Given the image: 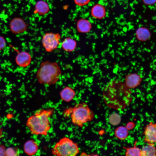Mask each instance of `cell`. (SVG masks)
Wrapping results in <instances>:
<instances>
[{
    "label": "cell",
    "mask_w": 156,
    "mask_h": 156,
    "mask_svg": "<svg viewBox=\"0 0 156 156\" xmlns=\"http://www.w3.org/2000/svg\"><path fill=\"white\" fill-rule=\"evenodd\" d=\"M131 89L124 82L118 80H111L104 88L103 96L106 104L116 109L128 106L132 101Z\"/></svg>",
    "instance_id": "6da1fadb"
},
{
    "label": "cell",
    "mask_w": 156,
    "mask_h": 156,
    "mask_svg": "<svg viewBox=\"0 0 156 156\" xmlns=\"http://www.w3.org/2000/svg\"><path fill=\"white\" fill-rule=\"evenodd\" d=\"M54 111L52 108L39 109L28 118L26 125L32 134L47 135L51 127L50 118Z\"/></svg>",
    "instance_id": "7a4b0ae2"
},
{
    "label": "cell",
    "mask_w": 156,
    "mask_h": 156,
    "mask_svg": "<svg viewBox=\"0 0 156 156\" xmlns=\"http://www.w3.org/2000/svg\"><path fill=\"white\" fill-rule=\"evenodd\" d=\"M61 74L60 68L57 63L45 61L41 64L36 77L40 83L50 85L56 83Z\"/></svg>",
    "instance_id": "3957f363"
},
{
    "label": "cell",
    "mask_w": 156,
    "mask_h": 156,
    "mask_svg": "<svg viewBox=\"0 0 156 156\" xmlns=\"http://www.w3.org/2000/svg\"><path fill=\"white\" fill-rule=\"evenodd\" d=\"M94 117V112L85 102L76 104L72 109L70 116L73 123L79 127L92 120Z\"/></svg>",
    "instance_id": "277c9868"
},
{
    "label": "cell",
    "mask_w": 156,
    "mask_h": 156,
    "mask_svg": "<svg viewBox=\"0 0 156 156\" xmlns=\"http://www.w3.org/2000/svg\"><path fill=\"white\" fill-rule=\"evenodd\" d=\"M52 154L57 156H75L79 153L78 144L70 138L64 137L56 143L51 150Z\"/></svg>",
    "instance_id": "5b68a950"
},
{
    "label": "cell",
    "mask_w": 156,
    "mask_h": 156,
    "mask_svg": "<svg viewBox=\"0 0 156 156\" xmlns=\"http://www.w3.org/2000/svg\"><path fill=\"white\" fill-rule=\"evenodd\" d=\"M61 36L58 33H46L42 39V46L47 52H51L56 49L60 43Z\"/></svg>",
    "instance_id": "8992f818"
},
{
    "label": "cell",
    "mask_w": 156,
    "mask_h": 156,
    "mask_svg": "<svg viewBox=\"0 0 156 156\" xmlns=\"http://www.w3.org/2000/svg\"><path fill=\"white\" fill-rule=\"evenodd\" d=\"M144 142L147 144L156 143V122H150L145 127Z\"/></svg>",
    "instance_id": "52a82bcc"
},
{
    "label": "cell",
    "mask_w": 156,
    "mask_h": 156,
    "mask_svg": "<svg viewBox=\"0 0 156 156\" xmlns=\"http://www.w3.org/2000/svg\"><path fill=\"white\" fill-rule=\"evenodd\" d=\"M10 28L11 32L14 34L22 33L27 29V25L22 18L16 17L11 20L10 23Z\"/></svg>",
    "instance_id": "ba28073f"
},
{
    "label": "cell",
    "mask_w": 156,
    "mask_h": 156,
    "mask_svg": "<svg viewBox=\"0 0 156 156\" xmlns=\"http://www.w3.org/2000/svg\"><path fill=\"white\" fill-rule=\"evenodd\" d=\"M142 81V78L140 75L136 73H132L126 76L124 83L127 86L131 89L138 86Z\"/></svg>",
    "instance_id": "9c48e42d"
},
{
    "label": "cell",
    "mask_w": 156,
    "mask_h": 156,
    "mask_svg": "<svg viewBox=\"0 0 156 156\" xmlns=\"http://www.w3.org/2000/svg\"><path fill=\"white\" fill-rule=\"evenodd\" d=\"M31 56L28 52L22 51L20 52L17 55L16 58L17 64L22 67H26L30 64Z\"/></svg>",
    "instance_id": "30bf717a"
},
{
    "label": "cell",
    "mask_w": 156,
    "mask_h": 156,
    "mask_svg": "<svg viewBox=\"0 0 156 156\" xmlns=\"http://www.w3.org/2000/svg\"><path fill=\"white\" fill-rule=\"evenodd\" d=\"M136 36L139 41L145 42L148 40L150 38L151 33L148 28L143 27H140L137 29Z\"/></svg>",
    "instance_id": "8fae6325"
},
{
    "label": "cell",
    "mask_w": 156,
    "mask_h": 156,
    "mask_svg": "<svg viewBox=\"0 0 156 156\" xmlns=\"http://www.w3.org/2000/svg\"><path fill=\"white\" fill-rule=\"evenodd\" d=\"M38 149V146L37 142L33 140L27 141L24 145V150L27 154L32 155L36 153Z\"/></svg>",
    "instance_id": "7c38bea8"
},
{
    "label": "cell",
    "mask_w": 156,
    "mask_h": 156,
    "mask_svg": "<svg viewBox=\"0 0 156 156\" xmlns=\"http://www.w3.org/2000/svg\"><path fill=\"white\" fill-rule=\"evenodd\" d=\"M76 93L75 91L70 87L66 86L64 87L60 92V94L62 101L69 102L74 98Z\"/></svg>",
    "instance_id": "4fadbf2b"
},
{
    "label": "cell",
    "mask_w": 156,
    "mask_h": 156,
    "mask_svg": "<svg viewBox=\"0 0 156 156\" xmlns=\"http://www.w3.org/2000/svg\"><path fill=\"white\" fill-rule=\"evenodd\" d=\"M49 10L48 4L45 1L40 0L36 3L34 13L39 15H44L48 13Z\"/></svg>",
    "instance_id": "5bb4252c"
},
{
    "label": "cell",
    "mask_w": 156,
    "mask_h": 156,
    "mask_svg": "<svg viewBox=\"0 0 156 156\" xmlns=\"http://www.w3.org/2000/svg\"><path fill=\"white\" fill-rule=\"evenodd\" d=\"M77 28L78 31L82 33H86L90 31L92 27L91 24L88 20L81 19L77 22Z\"/></svg>",
    "instance_id": "9a60e30c"
},
{
    "label": "cell",
    "mask_w": 156,
    "mask_h": 156,
    "mask_svg": "<svg viewBox=\"0 0 156 156\" xmlns=\"http://www.w3.org/2000/svg\"><path fill=\"white\" fill-rule=\"evenodd\" d=\"M91 13L92 16L94 18L101 19L103 18L106 15L105 8L103 5L97 4L92 8Z\"/></svg>",
    "instance_id": "2e32d148"
},
{
    "label": "cell",
    "mask_w": 156,
    "mask_h": 156,
    "mask_svg": "<svg viewBox=\"0 0 156 156\" xmlns=\"http://www.w3.org/2000/svg\"><path fill=\"white\" fill-rule=\"evenodd\" d=\"M76 41L70 37L65 38L62 43V47L64 51L67 52L73 51L76 48Z\"/></svg>",
    "instance_id": "e0dca14e"
},
{
    "label": "cell",
    "mask_w": 156,
    "mask_h": 156,
    "mask_svg": "<svg viewBox=\"0 0 156 156\" xmlns=\"http://www.w3.org/2000/svg\"><path fill=\"white\" fill-rule=\"evenodd\" d=\"M143 146L141 149V156H155L156 155V147L154 144H147Z\"/></svg>",
    "instance_id": "ac0fdd59"
},
{
    "label": "cell",
    "mask_w": 156,
    "mask_h": 156,
    "mask_svg": "<svg viewBox=\"0 0 156 156\" xmlns=\"http://www.w3.org/2000/svg\"><path fill=\"white\" fill-rule=\"evenodd\" d=\"M114 135L115 137L119 140H124L128 136V130L125 126H119L115 129Z\"/></svg>",
    "instance_id": "d6986e66"
},
{
    "label": "cell",
    "mask_w": 156,
    "mask_h": 156,
    "mask_svg": "<svg viewBox=\"0 0 156 156\" xmlns=\"http://www.w3.org/2000/svg\"><path fill=\"white\" fill-rule=\"evenodd\" d=\"M136 141L133 147H124L126 150L125 155L127 156H141V149L136 146Z\"/></svg>",
    "instance_id": "ffe728a7"
},
{
    "label": "cell",
    "mask_w": 156,
    "mask_h": 156,
    "mask_svg": "<svg viewBox=\"0 0 156 156\" xmlns=\"http://www.w3.org/2000/svg\"><path fill=\"white\" fill-rule=\"evenodd\" d=\"M121 120L120 116L115 113L111 115L109 118V122L111 125L114 126L118 125L120 122Z\"/></svg>",
    "instance_id": "44dd1931"
},
{
    "label": "cell",
    "mask_w": 156,
    "mask_h": 156,
    "mask_svg": "<svg viewBox=\"0 0 156 156\" xmlns=\"http://www.w3.org/2000/svg\"><path fill=\"white\" fill-rule=\"evenodd\" d=\"M18 153L16 150L12 147H9L5 151V155L14 156L17 155Z\"/></svg>",
    "instance_id": "7402d4cb"
},
{
    "label": "cell",
    "mask_w": 156,
    "mask_h": 156,
    "mask_svg": "<svg viewBox=\"0 0 156 156\" xmlns=\"http://www.w3.org/2000/svg\"><path fill=\"white\" fill-rule=\"evenodd\" d=\"M75 3L79 6H83L87 5L90 0H74Z\"/></svg>",
    "instance_id": "603a6c76"
},
{
    "label": "cell",
    "mask_w": 156,
    "mask_h": 156,
    "mask_svg": "<svg viewBox=\"0 0 156 156\" xmlns=\"http://www.w3.org/2000/svg\"><path fill=\"white\" fill-rule=\"evenodd\" d=\"M142 1L144 4L147 5H153L156 3V0H142Z\"/></svg>",
    "instance_id": "cb8c5ba5"
},
{
    "label": "cell",
    "mask_w": 156,
    "mask_h": 156,
    "mask_svg": "<svg viewBox=\"0 0 156 156\" xmlns=\"http://www.w3.org/2000/svg\"><path fill=\"white\" fill-rule=\"evenodd\" d=\"M6 45L5 41L2 36H0V50L2 49Z\"/></svg>",
    "instance_id": "d4e9b609"
},
{
    "label": "cell",
    "mask_w": 156,
    "mask_h": 156,
    "mask_svg": "<svg viewBox=\"0 0 156 156\" xmlns=\"http://www.w3.org/2000/svg\"><path fill=\"white\" fill-rule=\"evenodd\" d=\"M125 127L128 130H131L134 128L135 127V124L133 122H129L127 124Z\"/></svg>",
    "instance_id": "484cf974"
},
{
    "label": "cell",
    "mask_w": 156,
    "mask_h": 156,
    "mask_svg": "<svg viewBox=\"0 0 156 156\" xmlns=\"http://www.w3.org/2000/svg\"><path fill=\"white\" fill-rule=\"evenodd\" d=\"M5 151L4 147L2 145H0V156L5 155Z\"/></svg>",
    "instance_id": "4316f807"
}]
</instances>
